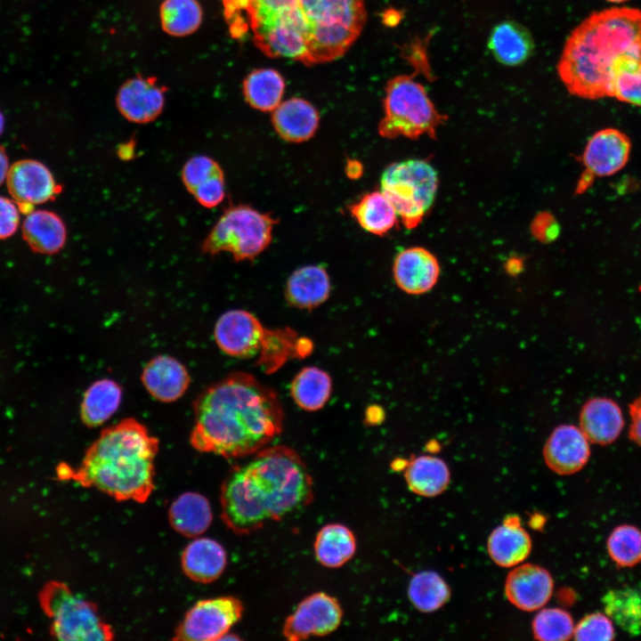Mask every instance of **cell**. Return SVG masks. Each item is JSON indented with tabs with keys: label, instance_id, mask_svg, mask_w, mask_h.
Segmentation results:
<instances>
[{
	"label": "cell",
	"instance_id": "1",
	"mask_svg": "<svg viewBox=\"0 0 641 641\" xmlns=\"http://www.w3.org/2000/svg\"><path fill=\"white\" fill-rule=\"evenodd\" d=\"M191 446L226 458L253 455L283 427L277 394L246 372H233L206 388L194 401Z\"/></svg>",
	"mask_w": 641,
	"mask_h": 641
},
{
	"label": "cell",
	"instance_id": "2",
	"mask_svg": "<svg viewBox=\"0 0 641 641\" xmlns=\"http://www.w3.org/2000/svg\"><path fill=\"white\" fill-rule=\"evenodd\" d=\"M312 499V476L296 451L283 445L265 447L223 483L221 516L234 533L249 534L300 511Z\"/></svg>",
	"mask_w": 641,
	"mask_h": 641
},
{
	"label": "cell",
	"instance_id": "3",
	"mask_svg": "<svg viewBox=\"0 0 641 641\" xmlns=\"http://www.w3.org/2000/svg\"><path fill=\"white\" fill-rule=\"evenodd\" d=\"M641 60V10L611 7L590 13L569 35L556 64L568 92L580 98L611 97L617 69Z\"/></svg>",
	"mask_w": 641,
	"mask_h": 641
},
{
	"label": "cell",
	"instance_id": "4",
	"mask_svg": "<svg viewBox=\"0 0 641 641\" xmlns=\"http://www.w3.org/2000/svg\"><path fill=\"white\" fill-rule=\"evenodd\" d=\"M158 450V440L136 419L126 418L101 431L78 468L63 464L58 472L118 501L144 503L155 489Z\"/></svg>",
	"mask_w": 641,
	"mask_h": 641
},
{
	"label": "cell",
	"instance_id": "5",
	"mask_svg": "<svg viewBox=\"0 0 641 641\" xmlns=\"http://www.w3.org/2000/svg\"><path fill=\"white\" fill-rule=\"evenodd\" d=\"M223 5L234 37L249 29L254 44L265 55L303 62L305 30L297 0H223Z\"/></svg>",
	"mask_w": 641,
	"mask_h": 641
},
{
	"label": "cell",
	"instance_id": "6",
	"mask_svg": "<svg viewBox=\"0 0 641 641\" xmlns=\"http://www.w3.org/2000/svg\"><path fill=\"white\" fill-rule=\"evenodd\" d=\"M305 30V56L310 66L343 56L366 23L364 0H297Z\"/></svg>",
	"mask_w": 641,
	"mask_h": 641
},
{
	"label": "cell",
	"instance_id": "7",
	"mask_svg": "<svg viewBox=\"0 0 641 641\" xmlns=\"http://www.w3.org/2000/svg\"><path fill=\"white\" fill-rule=\"evenodd\" d=\"M413 75H400L388 80L383 101L384 117L378 134L386 139L422 135L435 137L437 128L447 119L435 108L425 86Z\"/></svg>",
	"mask_w": 641,
	"mask_h": 641
},
{
	"label": "cell",
	"instance_id": "8",
	"mask_svg": "<svg viewBox=\"0 0 641 641\" xmlns=\"http://www.w3.org/2000/svg\"><path fill=\"white\" fill-rule=\"evenodd\" d=\"M380 191L393 204L407 229L416 228L431 208L438 189L434 166L423 159H407L385 167Z\"/></svg>",
	"mask_w": 641,
	"mask_h": 641
},
{
	"label": "cell",
	"instance_id": "9",
	"mask_svg": "<svg viewBox=\"0 0 641 641\" xmlns=\"http://www.w3.org/2000/svg\"><path fill=\"white\" fill-rule=\"evenodd\" d=\"M277 219L247 205L228 207L202 245L209 255L230 253L235 261L251 260L268 247Z\"/></svg>",
	"mask_w": 641,
	"mask_h": 641
},
{
	"label": "cell",
	"instance_id": "10",
	"mask_svg": "<svg viewBox=\"0 0 641 641\" xmlns=\"http://www.w3.org/2000/svg\"><path fill=\"white\" fill-rule=\"evenodd\" d=\"M292 335L283 330L267 329L254 314L238 309L223 313L214 330L218 347L224 353L240 359L253 358L269 350L285 361Z\"/></svg>",
	"mask_w": 641,
	"mask_h": 641
},
{
	"label": "cell",
	"instance_id": "11",
	"mask_svg": "<svg viewBox=\"0 0 641 641\" xmlns=\"http://www.w3.org/2000/svg\"><path fill=\"white\" fill-rule=\"evenodd\" d=\"M46 605L53 618L52 631L61 640L108 641L114 638L93 603L74 595L62 584L50 587Z\"/></svg>",
	"mask_w": 641,
	"mask_h": 641
},
{
	"label": "cell",
	"instance_id": "12",
	"mask_svg": "<svg viewBox=\"0 0 641 641\" xmlns=\"http://www.w3.org/2000/svg\"><path fill=\"white\" fill-rule=\"evenodd\" d=\"M243 613V604L234 596L203 599L193 604L175 629L174 640L214 641L223 639Z\"/></svg>",
	"mask_w": 641,
	"mask_h": 641
},
{
	"label": "cell",
	"instance_id": "13",
	"mask_svg": "<svg viewBox=\"0 0 641 641\" xmlns=\"http://www.w3.org/2000/svg\"><path fill=\"white\" fill-rule=\"evenodd\" d=\"M6 188L20 213L28 214L34 207L55 199L61 191L50 169L42 162L23 158L10 166Z\"/></svg>",
	"mask_w": 641,
	"mask_h": 641
},
{
	"label": "cell",
	"instance_id": "14",
	"mask_svg": "<svg viewBox=\"0 0 641 641\" xmlns=\"http://www.w3.org/2000/svg\"><path fill=\"white\" fill-rule=\"evenodd\" d=\"M631 150L629 136L616 128H604L588 141L583 154L584 173L578 184V192L585 191L596 177L613 175L628 163Z\"/></svg>",
	"mask_w": 641,
	"mask_h": 641
},
{
	"label": "cell",
	"instance_id": "15",
	"mask_svg": "<svg viewBox=\"0 0 641 641\" xmlns=\"http://www.w3.org/2000/svg\"><path fill=\"white\" fill-rule=\"evenodd\" d=\"M342 618L343 610L337 598L316 592L298 604L286 619L282 633L290 641L326 636L339 627Z\"/></svg>",
	"mask_w": 641,
	"mask_h": 641
},
{
	"label": "cell",
	"instance_id": "16",
	"mask_svg": "<svg viewBox=\"0 0 641 641\" xmlns=\"http://www.w3.org/2000/svg\"><path fill=\"white\" fill-rule=\"evenodd\" d=\"M547 467L560 475L581 470L590 457L589 441L579 426L562 424L548 437L542 450Z\"/></svg>",
	"mask_w": 641,
	"mask_h": 641
},
{
	"label": "cell",
	"instance_id": "17",
	"mask_svg": "<svg viewBox=\"0 0 641 641\" xmlns=\"http://www.w3.org/2000/svg\"><path fill=\"white\" fill-rule=\"evenodd\" d=\"M554 580L544 567L520 564L511 570L505 581V595L516 608L524 612L541 609L551 598Z\"/></svg>",
	"mask_w": 641,
	"mask_h": 641
},
{
	"label": "cell",
	"instance_id": "18",
	"mask_svg": "<svg viewBox=\"0 0 641 641\" xmlns=\"http://www.w3.org/2000/svg\"><path fill=\"white\" fill-rule=\"evenodd\" d=\"M121 115L128 121L145 124L156 119L165 104V87L156 78L135 77L126 81L116 99Z\"/></svg>",
	"mask_w": 641,
	"mask_h": 641
},
{
	"label": "cell",
	"instance_id": "19",
	"mask_svg": "<svg viewBox=\"0 0 641 641\" xmlns=\"http://www.w3.org/2000/svg\"><path fill=\"white\" fill-rule=\"evenodd\" d=\"M440 264L434 254L422 247L400 251L393 264V275L398 288L410 295H422L436 285Z\"/></svg>",
	"mask_w": 641,
	"mask_h": 641
},
{
	"label": "cell",
	"instance_id": "20",
	"mask_svg": "<svg viewBox=\"0 0 641 641\" xmlns=\"http://www.w3.org/2000/svg\"><path fill=\"white\" fill-rule=\"evenodd\" d=\"M142 381L153 398L172 402L183 395L191 377L187 369L178 360L168 355H159L144 367Z\"/></svg>",
	"mask_w": 641,
	"mask_h": 641
},
{
	"label": "cell",
	"instance_id": "21",
	"mask_svg": "<svg viewBox=\"0 0 641 641\" xmlns=\"http://www.w3.org/2000/svg\"><path fill=\"white\" fill-rule=\"evenodd\" d=\"M532 548L528 531L522 526L517 515L507 516L504 522L492 530L487 550L491 559L501 567H515L529 556Z\"/></svg>",
	"mask_w": 641,
	"mask_h": 641
},
{
	"label": "cell",
	"instance_id": "22",
	"mask_svg": "<svg viewBox=\"0 0 641 641\" xmlns=\"http://www.w3.org/2000/svg\"><path fill=\"white\" fill-rule=\"evenodd\" d=\"M579 422V427L588 440L600 445L613 442L624 426L619 405L613 400L603 397L589 399L583 404Z\"/></svg>",
	"mask_w": 641,
	"mask_h": 641
},
{
	"label": "cell",
	"instance_id": "23",
	"mask_svg": "<svg viewBox=\"0 0 641 641\" xmlns=\"http://www.w3.org/2000/svg\"><path fill=\"white\" fill-rule=\"evenodd\" d=\"M272 112V126L286 142L298 143L308 141L318 130L319 112L312 103L302 98L281 101Z\"/></svg>",
	"mask_w": 641,
	"mask_h": 641
},
{
	"label": "cell",
	"instance_id": "24",
	"mask_svg": "<svg viewBox=\"0 0 641 641\" xmlns=\"http://www.w3.org/2000/svg\"><path fill=\"white\" fill-rule=\"evenodd\" d=\"M21 232L30 249L43 255L58 253L67 240V228L63 220L56 213L45 209H34L27 214Z\"/></svg>",
	"mask_w": 641,
	"mask_h": 641
},
{
	"label": "cell",
	"instance_id": "25",
	"mask_svg": "<svg viewBox=\"0 0 641 641\" xmlns=\"http://www.w3.org/2000/svg\"><path fill=\"white\" fill-rule=\"evenodd\" d=\"M182 568L188 578L209 583L218 579L227 564L223 547L215 540L199 538L189 543L181 558Z\"/></svg>",
	"mask_w": 641,
	"mask_h": 641
},
{
	"label": "cell",
	"instance_id": "26",
	"mask_svg": "<svg viewBox=\"0 0 641 641\" xmlns=\"http://www.w3.org/2000/svg\"><path fill=\"white\" fill-rule=\"evenodd\" d=\"M488 47L499 63L515 67L524 63L531 56L534 41L524 26L514 20H504L492 28Z\"/></svg>",
	"mask_w": 641,
	"mask_h": 641
},
{
	"label": "cell",
	"instance_id": "27",
	"mask_svg": "<svg viewBox=\"0 0 641 641\" xmlns=\"http://www.w3.org/2000/svg\"><path fill=\"white\" fill-rule=\"evenodd\" d=\"M330 293V280L320 265H305L294 271L285 288L287 301L299 309H313L323 304Z\"/></svg>",
	"mask_w": 641,
	"mask_h": 641
},
{
	"label": "cell",
	"instance_id": "28",
	"mask_svg": "<svg viewBox=\"0 0 641 641\" xmlns=\"http://www.w3.org/2000/svg\"><path fill=\"white\" fill-rule=\"evenodd\" d=\"M404 478L413 493L433 498L447 490L450 482V472L442 458L433 455H420L406 462Z\"/></svg>",
	"mask_w": 641,
	"mask_h": 641
},
{
	"label": "cell",
	"instance_id": "29",
	"mask_svg": "<svg viewBox=\"0 0 641 641\" xmlns=\"http://www.w3.org/2000/svg\"><path fill=\"white\" fill-rule=\"evenodd\" d=\"M168 519L173 529L180 534L189 538L198 537L207 530L212 522L210 503L198 492H184L170 506Z\"/></svg>",
	"mask_w": 641,
	"mask_h": 641
},
{
	"label": "cell",
	"instance_id": "30",
	"mask_svg": "<svg viewBox=\"0 0 641 641\" xmlns=\"http://www.w3.org/2000/svg\"><path fill=\"white\" fill-rule=\"evenodd\" d=\"M318 562L329 568H338L355 554L356 540L353 532L341 523H329L316 535L313 544Z\"/></svg>",
	"mask_w": 641,
	"mask_h": 641
},
{
	"label": "cell",
	"instance_id": "31",
	"mask_svg": "<svg viewBox=\"0 0 641 641\" xmlns=\"http://www.w3.org/2000/svg\"><path fill=\"white\" fill-rule=\"evenodd\" d=\"M121 399L122 388L116 381L109 378L95 381L84 394L81 420L89 427L102 425L117 411Z\"/></svg>",
	"mask_w": 641,
	"mask_h": 641
},
{
	"label": "cell",
	"instance_id": "32",
	"mask_svg": "<svg viewBox=\"0 0 641 641\" xmlns=\"http://www.w3.org/2000/svg\"><path fill=\"white\" fill-rule=\"evenodd\" d=\"M349 210L363 230L378 236L392 230L398 218L393 204L381 191L364 194Z\"/></svg>",
	"mask_w": 641,
	"mask_h": 641
},
{
	"label": "cell",
	"instance_id": "33",
	"mask_svg": "<svg viewBox=\"0 0 641 641\" xmlns=\"http://www.w3.org/2000/svg\"><path fill=\"white\" fill-rule=\"evenodd\" d=\"M604 613L629 635L641 633V587L626 586L605 593Z\"/></svg>",
	"mask_w": 641,
	"mask_h": 641
},
{
	"label": "cell",
	"instance_id": "34",
	"mask_svg": "<svg viewBox=\"0 0 641 641\" xmlns=\"http://www.w3.org/2000/svg\"><path fill=\"white\" fill-rule=\"evenodd\" d=\"M243 95L247 102L260 111H272L281 102L285 90L282 76L273 69H258L243 81Z\"/></svg>",
	"mask_w": 641,
	"mask_h": 641
},
{
	"label": "cell",
	"instance_id": "35",
	"mask_svg": "<svg viewBox=\"0 0 641 641\" xmlns=\"http://www.w3.org/2000/svg\"><path fill=\"white\" fill-rule=\"evenodd\" d=\"M332 390L329 375L317 367H305L294 377L290 385L293 400L301 409L315 411L329 401Z\"/></svg>",
	"mask_w": 641,
	"mask_h": 641
},
{
	"label": "cell",
	"instance_id": "36",
	"mask_svg": "<svg viewBox=\"0 0 641 641\" xmlns=\"http://www.w3.org/2000/svg\"><path fill=\"white\" fill-rule=\"evenodd\" d=\"M408 597L418 611L434 613L450 600V588L436 572L422 571L410 579Z\"/></svg>",
	"mask_w": 641,
	"mask_h": 641
},
{
	"label": "cell",
	"instance_id": "37",
	"mask_svg": "<svg viewBox=\"0 0 641 641\" xmlns=\"http://www.w3.org/2000/svg\"><path fill=\"white\" fill-rule=\"evenodd\" d=\"M202 15L197 0H164L159 11L163 30L174 37L187 36L197 30Z\"/></svg>",
	"mask_w": 641,
	"mask_h": 641
},
{
	"label": "cell",
	"instance_id": "38",
	"mask_svg": "<svg viewBox=\"0 0 641 641\" xmlns=\"http://www.w3.org/2000/svg\"><path fill=\"white\" fill-rule=\"evenodd\" d=\"M607 552L619 567H632L641 563V531L630 524L613 530L606 542Z\"/></svg>",
	"mask_w": 641,
	"mask_h": 641
},
{
	"label": "cell",
	"instance_id": "39",
	"mask_svg": "<svg viewBox=\"0 0 641 641\" xmlns=\"http://www.w3.org/2000/svg\"><path fill=\"white\" fill-rule=\"evenodd\" d=\"M574 623L571 614L561 608H543L533 618V637L541 641H565L573 636Z\"/></svg>",
	"mask_w": 641,
	"mask_h": 641
},
{
	"label": "cell",
	"instance_id": "40",
	"mask_svg": "<svg viewBox=\"0 0 641 641\" xmlns=\"http://www.w3.org/2000/svg\"><path fill=\"white\" fill-rule=\"evenodd\" d=\"M611 97L641 107V60H629L617 69Z\"/></svg>",
	"mask_w": 641,
	"mask_h": 641
},
{
	"label": "cell",
	"instance_id": "41",
	"mask_svg": "<svg viewBox=\"0 0 641 641\" xmlns=\"http://www.w3.org/2000/svg\"><path fill=\"white\" fill-rule=\"evenodd\" d=\"M572 637L579 641L613 640L615 637L613 621L605 613H589L574 627Z\"/></svg>",
	"mask_w": 641,
	"mask_h": 641
},
{
	"label": "cell",
	"instance_id": "42",
	"mask_svg": "<svg viewBox=\"0 0 641 641\" xmlns=\"http://www.w3.org/2000/svg\"><path fill=\"white\" fill-rule=\"evenodd\" d=\"M223 174L220 165L212 158L205 155L191 157L186 161L182 170V180L186 189L191 193L197 187Z\"/></svg>",
	"mask_w": 641,
	"mask_h": 641
},
{
	"label": "cell",
	"instance_id": "43",
	"mask_svg": "<svg viewBox=\"0 0 641 641\" xmlns=\"http://www.w3.org/2000/svg\"><path fill=\"white\" fill-rule=\"evenodd\" d=\"M191 194L205 207L218 206L225 197V183L223 174L215 175L197 187Z\"/></svg>",
	"mask_w": 641,
	"mask_h": 641
},
{
	"label": "cell",
	"instance_id": "44",
	"mask_svg": "<svg viewBox=\"0 0 641 641\" xmlns=\"http://www.w3.org/2000/svg\"><path fill=\"white\" fill-rule=\"evenodd\" d=\"M20 214L18 205L12 199L0 196V239H6L17 231Z\"/></svg>",
	"mask_w": 641,
	"mask_h": 641
},
{
	"label": "cell",
	"instance_id": "45",
	"mask_svg": "<svg viewBox=\"0 0 641 641\" xmlns=\"http://www.w3.org/2000/svg\"><path fill=\"white\" fill-rule=\"evenodd\" d=\"M629 438L641 447V394L629 405Z\"/></svg>",
	"mask_w": 641,
	"mask_h": 641
},
{
	"label": "cell",
	"instance_id": "46",
	"mask_svg": "<svg viewBox=\"0 0 641 641\" xmlns=\"http://www.w3.org/2000/svg\"><path fill=\"white\" fill-rule=\"evenodd\" d=\"M10 166L6 150L4 147L0 144V186L6 180Z\"/></svg>",
	"mask_w": 641,
	"mask_h": 641
},
{
	"label": "cell",
	"instance_id": "47",
	"mask_svg": "<svg viewBox=\"0 0 641 641\" xmlns=\"http://www.w3.org/2000/svg\"><path fill=\"white\" fill-rule=\"evenodd\" d=\"M363 167L357 160L350 159L345 166L346 175L351 179H357L362 174Z\"/></svg>",
	"mask_w": 641,
	"mask_h": 641
},
{
	"label": "cell",
	"instance_id": "48",
	"mask_svg": "<svg viewBox=\"0 0 641 641\" xmlns=\"http://www.w3.org/2000/svg\"><path fill=\"white\" fill-rule=\"evenodd\" d=\"M400 20L399 12L394 10H388L384 14V21L386 25L394 26Z\"/></svg>",
	"mask_w": 641,
	"mask_h": 641
},
{
	"label": "cell",
	"instance_id": "49",
	"mask_svg": "<svg viewBox=\"0 0 641 641\" xmlns=\"http://www.w3.org/2000/svg\"><path fill=\"white\" fill-rule=\"evenodd\" d=\"M4 123H5V120H4V114H3L2 111L0 110V136L2 135V134H3V132H4Z\"/></svg>",
	"mask_w": 641,
	"mask_h": 641
},
{
	"label": "cell",
	"instance_id": "50",
	"mask_svg": "<svg viewBox=\"0 0 641 641\" xmlns=\"http://www.w3.org/2000/svg\"><path fill=\"white\" fill-rule=\"evenodd\" d=\"M606 1L611 2V3H614V4H621V3H623V2H626V1H629V0H606Z\"/></svg>",
	"mask_w": 641,
	"mask_h": 641
}]
</instances>
